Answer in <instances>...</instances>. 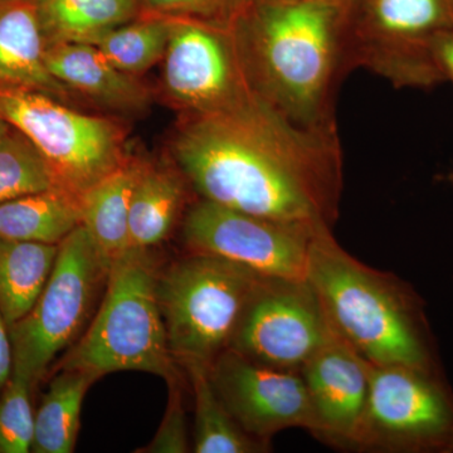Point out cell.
I'll return each mask as SVG.
<instances>
[{"label":"cell","instance_id":"cell-1","mask_svg":"<svg viewBox=\"0 0 453 453\" xmlns=\"http://www.w3.org/2000/svg\"><path fill=\"white\" fill-rule=\"evenodd\" d=\"M173 159L202 199L242 213L333 226L342 190L338 133L303 129L259 98L184 115Z\"/></svg>","mask_w":453,"mask_h":453},{"label":"cell","instance_id":"cell-2","mask_svg":"<svg viewBox=\"0 0 453 453\" xmlns=\"http://www.w3.org/2000/svg\"><path fill=\"white\" fill-rule=\"evenodd\" d=\"M234 29L256 94L303 129L336 133L334 95L348 73L342 9L318 0H255Z\"/></svg>","mask_w":453,"mask_h":453},{"label":"cell","instance_id":"cell-3","mask_svg":"<svg viewBox=\"0 0 453 453\" xmlns=\"http://www.w3.org/2000/svg\"><path fill=\"white\" fill-rule=\"evenodd\" d=\"M308 281L327 320L372 365L441 371L418 295L388 273L365 266L321 226L310 251Z\"/></svg>","mask_w":453,"mask_h":453},{"label":"cell","instance_id":"cell-4","mask_svg":"<svg viewBox=\"0 0 453 453\" xmlns=\"http://www.w3.org/2000/svg\"><path fill=\"white\" fill-rule=\"evenodd\" d=\"M150 250L130 247L110 268L103 301L81 338L52 366L91 372H144L166 381L180 375L166 342Z\"/></svg>","mask_w":453,"mask_h":453},{"label":"cell","instance_id":"cell-5","mask_svg":"<svg viewBox=\"0 0 453 453\" xmlns=\"http://www.w3.org/2000/svg\"><path fill=\"white\" fill-rule=\"evenodd\" d=\"M264 277L228 259L196 252L157 271V303L166 342L180 369H211L231 345Z\"/></svg>","mask_w":453,"mask_h":453},{"label":"cell","instance_id":"cell-6","mask_svg":"<svg viewBox=\"0 0 453 453\" xmlns=\"http://www.w3.org/2000/svg\"><path fill=\"white\" fill-rule=\"evenodd\" d=\"M110 268L82 225L58 244L55 267L37 303L9 327L13 375L33 392L46 380L58 354L81 338L105 290Z\"/></svg>","mask_w":453,"mask_h":453},{"label":"cell","instance_id":"cell-7","mask_svg":"<svg viewBox=\"0 0 453 453\" xmlns=\"http://www.w3.org/2000/svg\"><path fill=\"white\" fill-rule=\"evenodd\" d=\"M340 9L348 73L363 67L396 88L446 82L432 44L453 28L449 0H347Z\"/></svg>","mask_w":453,"mask_h":453},{"label":"cell","instance_id":"cell-8","mask_svg":"<svg viewBox=\"0 0 453 453\" xmlns=\"http://www.w3.org/2000/svg\"><path fill=\"white\" fill-rule=\"evenodd\" d=\"M0 118L35 146L53 188L81 199L129 159L118 122L88 115L31 89H0Z\"/></svg>","mask_w":453,"mask_h":453},{"label":"cell","instance_id":"cell-9","mask_svg":"<svg viewBox=\"0 0 453 453\" xmlns=\"http://www.w3.org/2000/svg\"><path fill=\"white\" fill-rule=\"evenodd\" d=\"M349 449L453 453V390L442 371L371 365L365 411Z\"/></svg>","mask_w":453,"mask_h":453},{"label":"cell","instance_id":"cell-10","mask_svg":"<svg viewBox=\"0 0 453 453\" xmlns=\"http://www.w3.org/2000/svg\"><path fill=\"white\" fill-rule=\"evenodd\" d=\"M170 18L163 88L184 115L238 111L257 103L234 26Z\"/></svg>","mask_w":453,"mask_h":453},{"label":"cell","instance_id":"cell-11","mask_svg":"<svg viewBox=\"0 0 453 453\" xmlns=\"http://www.w3.org/2000/svg\"><path fill=\"white\" fill-rule=\"evenodd\" d=\"M321 226H330L264 219L201 198L184 216L183 241L188 252L228 259L261 276L306 280Z\"/></svg>","mask_w":453,"mask_h":453},{"label":"cell","instance_id":"cell-12","mask_svg":"<svg viewBox=\"0 0 453 453\" xmlns=\"http://www.w3.org/2000/svg\"><path fill=\"white\" fill-rule=\"evenodd\" d=\"M330 332L308 279L264 277L228 349L261 365L300 372Z\"/></svg>","mask_w":453,"mask_h":453},{"label":"cell","instance_id":"cell-13","mask_svg":"<svg viewBox=\"0 0 453 453\" xmlns=\"http://www.w3.org/2000/svg\"><path fill=\"white\" fill-rule=\"evenodd\" d=\"M211 386L250 436L270 443L290 428L316 434L314 410L300 372L271 368L226 349L211 365Z\"/></svg>","mask_w":453,"mask_h":453},{"label":"cell","instance_id":"cell-14","mask_svg":"<svg viewBox=\"0 0 453 453\" xmlns=\"http://www.w3.org/2000/svg\"><path fill=\"white\" fill-rule=\"evenodd\" d=\"M371 363L339 334L329 336L301 368L316 419L315 437L349 449L365 411Z\"/></svg>","mask_w":453,"mask_h":453},{"label":"cell","instance_id":"cell-15","mask_svg":"<svg viewBox=\"0 0 453 453\" xmlns=\"http://www.w3.org/2000/svg\"><path fill=\"white\" fill-rule=\"evenodd\" d=\"M44 62L57 81L97 105L127 113L150 106V91L138 77L119 70L92 44H52L44 50Z\"/></svg>","mask_w":453,"mask_h":453},{"label":"cell","instance_id":"cell-16","mask_svg":"<svg viewBox=\"0 0 453 453\" xmlns=\"http://www.w3.org/2000/svg\"><path fill=\"white\" fill-rule=\"evenodd\" d=\"M35 3L0 0V89H31L70 101L73 91L50 74Z\"/></svg>","mask_w":453,"mask_h":453},{"label":"cell","instance_id":"cell-17","mask_svg":"<svg viewBox=\"0 0 453 453\" xmlns=\"http://www.w3.org/2000/svg\"><path fill=\"white\" fill-rule=\"evenodd\" d=\"M142 164L130 157L80 199L81 225L110 267L130 249V203Z\"/></svg>","mask_w":453,"mask_h":453},{"label":"cell","instance_id":"cell-18","mask_svg":"<svg viewBox=\"0 0 453 453\" xmlns=\"http://www.w3.org/2000/svg\"><path fill=\"white\" fill-rule=\"evenodd\" d=\"M186 181L179 169L142 164L130 203V247L150 250L169 237L186 201Z\"/></svg>","mask_w":453,"mask_h":453},{"label":"cell","instance_id":"cell-19","mask_svg":"<svg viewBox=\"0 0 453 453\" xmlns=\"http://www.w3.org/2000/svg\"><path fill=\"white\" fill-rule=\"evenodd\" d=\"M44 46L91 44L98 35L142 14L139 0H35Z\"/></svg>","mask_w":453,"mask_h":453},{"label":"cell","instance_id":"cell-20","mask_svg":"<svg viewBox=\"0 0 453 453\" xmlns=\"http://www.w3.org/2000/svg\"><path fill=\"white\" fill-rule=\"evenodd\" d=\"M49 389L35 412L33 453H73L76 447L86 393L98 380L79 369L52 372Z\"/></svg>","mask_w":453,"mask_h":453},{"label":"cell","instance_id":"cell-21","mask_svg":"<svg viewBox=\"0 0 453 453\" xmlns=\"http://www.w3.org/2000/svg\"><path fill=\"white\" fill-rule=\"evenodd\" d=\"M80 225V199L57 188L0 203V238L59 244Z\"/></svg>","mask_w":453,"mask_h":453},{"label":"cell","instance_id":"cell-22","mask_svg":"<svg viewBox=\"0 0 453 453\" xmlns=\"http://www.w3.org/2000/svg\"><path fill=\"white\" fill-rule=\"evenodd\" d=\"M57 255L58 244L0 238V312L8 327L37 303Z\"/></svg>","mask_w":453,"mask_h":453},{"label":"cell","instance_id":"cell-23","mask_svg":"<svg viewBox=\"0 0 453 453\" xmlns=\"http://www.w3.org/2000/svg\"><path fill=\"white\" fill-rule=\"evenodd\" d=\"M189 378L195 395L196 453H264L270 451V443L256 440L243 431L232 418L211 386L210 369L188 366L183 369Z\"/></svg>","mask_w":453,"mask_h":453},{"label":"cell","instance_id":"cell-24","mask_svg":"<svg viewBox=\"0 0 453 453\" xmlns=\"http://www.w3.org/2000/svg\"><path fill=\"white\" fill-rule=\"evenodd\" d=\"M169 37V17L142 13L98 35L91 44L119 70L138 76L164 58Z\"/></svg>","mask_w":453,"mask_h":453},{"label":"cell","instance_id":"cell-25","mask_svg":"<svg viewBox=\"0 0 453 453\" xmlns=\"http://www.w3.org/2000/svg\"><path fill=\"white\" fill-rule=\"evenodd\" d=\"M53 188L46 163L20 131L0 142V203Z\"/></svg>","mask_w":453,"mask_h":453},{"label":"cell","instance_id":"cell-26","mask_svg":"<svg viewBox=\"0 0 453 453\" xmlns=\"http://www.w3.org/2000/svg\"><path fill=\"white\" fill-rule=\"evenodd\" d=\"M33 390L25 380L12 377L0 392V453H28L33 442Z\"/></svg>","mask_w":453,"mask_h":453},{"label":"cell","instance_id":"cell-27","mask_svg":"<svg viewBox=\"0 0 453 453\" xmlns=\"http://www.w3.org/2000/svg\"><path fill=\"white\" fill-rule=\"evenodd\" d=\"M255 0H140L142 13L234 26Z\"/></svg>","mask_w":453,"mask_h":453},{"label":"cell","instance_id":"cell-28","mask_svg":"<svg viewBox=\"0 0 453 453\" xmlns=\"http://www.w3.org/2000/svg\"><path fill=\"white\" fill-rule=\"evenodd\" d=\"M169 387L168 405L163 421L151 442L138 453H187L190 451L186 410L183 404L181 375L166 381Z\"/></svg>","mask_w":453,"mask_h":453},{"label":"cell","instance_id":"cell-29","mask_svg":"<svg viewBox=\"0 0 453 453\" xmlns=\"http://www.w3.org/2000/svg\"><path fill=\"white\" fill-rule=\"evenodd\" d=\"M432 52L445 81L453 83V28L438 33L432 44Z\"/></svg>","mask_w":453,"mask_h":453},{"label":"cell","instance_id":"cell-30","mask_svg":"<svg viewBox=\"0 0 453 453\" xmlns=\"http://www.w3.org/2000/svg\"><path fill=\"white\" fill-rule=\"evenodd\" d=\"M14 357L9 327L0 312V392L13 377Z\"/></svg>","mask_w":453,"mask_h":453},{"label":"cell","instance_id":"cell-31","mask_svg":"<svg viewBox=\"0 0 453 453\" xmlns=\"http://www.w3.org/2000/svg\"><path fill=\"white\" fill-rule=\"evenodd\" d=\"M14 127H12L11 124H8L7 121L4 120V119L0 118V142H3L9 134L13 131Z\"/></svg>","mask_w":453,"mask_h":453},{"label":"cell","instance_id":"cell-32","mask_svg":"<svg viewBox=\"0 0 453 453\" xmlns=\"http://www.w3.org/2000/svg\"><path fill=\"white\" fill-rule=\"evenodd\" d=\"M318 2L327 3V4L336 5V7L342 8L347 0H318Z\"/></svg>","mask_w":453,"mask_h":453},{"label":"cell","instance_id":"cell-33","mask_svg":"<svg viewBox=\"0 0 453 453\" xmlns=\"http://www.w3.org/2000/svg\"><path fill=\"white\" fill-rule=\"evenodd\" d=\"M449 183H451V184H452V186H453V172L451 173V174H449Z\"/></svg>","mask_w":453,"mask_h":453},{"label":"cell","instance_id":"cell-34","mask_svg":"<svg viewBox=\"0 0 453 453\" xmlns=\"http://www.w3.org/2000/svg\"><path fill=\"white\" fill-rule=\"evenodd\" d=\"M449 3H451V7L453 9V0H449Z\"/></svg>","mask_w":453,"mask_h":453},{"label":"cell","instance_id":"cell-35","mask_svg":"<svg viewBox=\"0 0 453 453\" xmlns=\"http://www.w3.org/2000/svg\"><path fill=\"white\" fill-rule=\"evenodd\" d=\"M28 2H35V0H28Z\"/></svg>","mask_w":453,"mask_h":453},{"label":"cell","instance_id":"cell-36","mask_svg":"<svg viewBox=\"0 0 453 453\" xmlns=\"http://www.w3.org/2000/svg\"><path fill=\"white\" fill-rule=\"evenodd\" d=\"M139 2H140V0H139Z\"/></svg>","mask_w":453,"mask_h":453}]
</instances>
